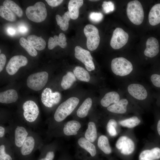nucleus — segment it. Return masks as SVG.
I'll return each mask as SVG.
<instances>
[{
	"label": "nucleus",
	"mask_w": 160,
	"mask_h": 160,
	"mask_svg": "<svg viewBox=\"0 0 160 160\" xmlns=\"http://www.w3.org/2000/svg\"><path fill=\"white\" fill-rule=\"evenodd\" d=\"M38 139L36 135L30 132L23 145L15 153L18 160H24L31 156L38 145Z\"/></svg>",
	"instance_id": "f257e3e1"
},
{
	"label": "nucleus",
	"mask_w": 160,
	"mask_h": 160,
	"mask_svg": "<svg viewBox=\"0 0 160 160\" xmlns=\"http://www.w3.org/2000/svg\"><path fill=\"white\" fill-rule=\"evenodd\" d=\"M79 99L72 97L61 103L57 108L54 119L57 122L63 121L73 111L79 103Z\"/></svg>",
	"instance_id": "f03ea898"
},
{
	"label": "nucleus",
	"mask_w": 160,
	"mask_h": 160,
	"mask_svg": "<svg viewBox=\"0 0 160 160\" xmlns=\"http://www.w3.org/2000/svg\"><path fill=\"white\" fill-rule=\"evenodd\" d=\"M127 14L130 21L134 24L138 25L143 22L144 12L141 3L138 0L129 2L127 4Z\"/></svg>",
	"instance_id": "7ed1b4c3"
},
{
	"label": "nucleus",
	"mask_w": 160,
	"mask_h": 160,
	"mask_svg": "<svg viewBox=\"0 0 160 160\" xmlns=\"http://www.w3.org/2000/svg\"><path fill=\"white\" fill-rule=\"evenodd\" d=\"M25 13L29 20L36 23H40L44 21L47 15L45 5L41 1L37 2L33 6L27 7Z\"/></svg>",
	"instance_id": "20e7f679"
},
{
	"label": "nucleus",
	"mask_w": 160,
	"mask_h": 160,
	"mask_svg": "<svg viewBox=\"0 0 160 160\" xmlns=\"http://www.w3.org/2000/svg\"><path fill=\"white\" fill-rule=\"evenodd\" d=\"M111 67L112 71L115 74L121 76L129 75L133 69L131 62L122 57L113 58L111 61Z\"/></svg>",
	"instance_id": "39448f33"
},
{
	"label": "nucleus",
	"mask_w": 160,
	"mask_h": 160,
	"mask_svg": "<svg viewBox=\"0 0 160 160\" xmlns=\"http://www.w3.org/2000/svg\"><path fill=\"white\" fill-rule=\"evenodd\" d=\"M11 144L15 153L23 145L30 132L25 126L18 125L13 129Z\"/></svg>",
	"instance_id": "423d86ee"
},
{
	"label": "nucleus",
	"mask_w": 160,
	"mask_h": 160,
	"mask_svg": "<svg viewBox=\"0 0 160 160\" xmlns=\"http://www.w3.org/2000/svg\"><path fill=\"white\" fill-rule=\"evenodd\" d=\"M48 74L41 71L30 75L27 80V85L31 89L38 91L42 89L47 82Z\"/></svg>",
	"instance_id": "0eeeda50"
},
{
	"label": "nucleus",
	"mask_w": 160,
	"mask_h": 160,
	"mask_svg": "<svg viewBox=\"0 0 160 160\" xmlns=\"http://www.w3.org/2000/svg\"><path fill=\"white\" fill-rule=\"evenodd\" d=\"M84 32L87 38V46L90 51L95 50L100 42V38L97 28L91 24L86 25L84 28Z\"/></svg>",
	"instance_id": "6e6552de"
},
{
	"label": "nucleus",
	"mask_w": 160,
	"mask_h": 160,
	"mask_svg": "<svg viewBox=\"0 0 160 160\" xmlns=\"http://www.w3.org/2000/svg\"><path fill=\"white\" fill-rule=\"evenodd\" d=\"M23 115L27 123L32 124L35 123L39 113V110L37 104L33 101L28 100L23 105Z\"/></svg>",
	"instance_id": "1a4fd4ad"
},
{
	"label": "nucleus",
	"mask_w": 160,
	"mask_h": 160,
	"mask_svg": "<svg viewBox=\"0 0 160 160\" xmlns=\"http://www.w3.org/2000/svg\"><path fill=\"white\" fill-rule=\"evenodd\" d=\"M74 55L76 59L84 65L87 70L91 71L95 70L93 58L89 51L80 46H76L75 48Z\"/></svg>",
	"instance_id": "9d476101"
},
{
	"label": "nucleus",
	"mask_w": 160,
	"mask_h": 160,
	"mask_svg": "<svg viewBox=\"0 0 160 160\" xmlns=\"http://www.w3.org/2000/svg\"><path fill=\"white\" fill-rule=\"evenodd\" d=\"M129 38L128 34L122 28H117L113 31L110 44L115 49L121 48L127 43Z\"/></svg>",
	"instance_id": "9b49d317"
},
{
	"label": "nucleus",
	"mask_w": 160,
	"mask_h": 160,
	"mask_svg": "<svg viewBox=\"0 0 160 160\" xmlns=\"http://www.w3.org/2000/svg\"><path fill=\"white\" fill-rule=\"evenodd\" d=\"M61 98V94L59 92H52L51 89L49 88L44 89L41 93V102L45 106L48 108H52L57 104Z\"/></svg>",
	"instance_id": "f8f14e48"
},
{
	"label": "nucleus",
	"mask_w": 160,
	"mask_h": 160,
	"mask_svg": "<svg viewBox=\"0 0 160 160\" xmlns=\"http://www.w3.org/2000/svg\"><path fill=\"white\" fill-rule=\"evenodd\" d=\"M28 63L27 58L22 55H15L11 57L7 64L6 70L9 75L16 73L20 67L25 66Z\"/></svg>",
	"instance_id": "ddd939ff"
},
{
	"label": "nucleus",
	"mask_w": 160,
	"mask_h": 160,
	"mask_svg": "<svg viewBox=\"0 0 160 160\" xmlns=\"http://www.w3.org/2000/svg\"><path fill=\"white\" fill-rule=\"evenodd\" d=\"M116 146L124 155H129L134 151L135 146L133 141L126 136L120 137L117 140Z\"/></svg>",
	"instance_id": "4468645a"
},
{
	"label": "nucleus",
	"mask_w": 160,
	"mask_h": 160,
	"mask_svg": "<svg viewBox=\"0 0 160 160\" xmlns=\"http://www.w3.org/2000/svg\"><path fill=\"white\" fill-rule=\"evenodd\" d=\"M129 94L135 98L139 100L145 99L148 96L147 91L142 85L133 83L129 84L127 87Z\"/></svg>",
	"instance_id": "2eb2a0df"
},
{
	"label": "nucleus",
	"mask_w": 160,
	"mask_h": 160,
	"mask_svg": "<svg viewBox=\"0 0 160 160\" xmlns=\"http://www.w3.org/2000/svg\"><path fill=\"white\" fill-rule=\"evenodd\" d=\"M146 48L144 51L145 55L149 57L156 56L159 52V45L158 40L153 37H150L147 40Z\"/></svg>",
	"instance_id": "dca6fc26"
},
{
	"label": "nucleus",
	"mask_w": 160,
	"mask_h": 160,
	"mask_svg": "<svg viewBox=\"0 0 160 160\" xmlns=\"http://www.w3.org/2000/svg\"><path fill=\"white\" fill-rule=\"evenodd\" d=\"M7 143L1 142L0 160H18L13 148L9 147L10 145Z\"/></svg>",
	"instance_id": "f3484780"
},
{
	"label": "nucleus",
	"mask_w": 160,
	"mask_h": 160,
	"mask_svg": "<svg viewBox=\"0 0 160 160\" xmlns=\"http://www.w3.org/2000/svg\"><path fill=\"white\" fill-rule=\"evenodd\" d=\"M66 40V38L65 35L62 33H60L58 36L55 35L53 38L50 37L48 41V48L51 50L57 45L62 48H65L67 45Z\"/></svg>",
	"instance_id": "a211bd4d"
},
{
	"label": "nucleus",
	"mask_w": 160,
	"mask_h": 160,
	"mask_svg": "<svg viewBox=\"0 0 160 160\" xmlns=\"http://www.w3.org/2000/svg\"><path fill=\"white\" fill-rule=\"evenodd\" d=\"M160 158V148L158 147L144 150L139 156V160H156Z\"/></svg>",
	"instance_id": "6ab92c4d"
},
{
	"label": "nucleus",
	"mask_w": 160,
	"mask_h": 160,
	"mask_svg": "<svg viewBox=\"0 0 160 160\" xmlns=\"http://www.w3.org/2000/svg\"><path fill=\"white\" fill-rule=\"evenodd\" d=\"M18 98L17 91L14 89H9L0 93V102L9 104L15 102Z\"/></svg>",
	"instance_id": "aec40b11"
},
{
	"label": "nucleus",
	"mask_w": 160,
	"mask_h": 160,
	"mask_svg": "<svg viewBox=\"0 0 160 160\" xmlns=\"http://www.w3.org/2000/svg\"><path fill=\"white\" fill-rule=\"evenodd\" d=\"M83 4L82 0H71L68 4V9L71 18L77 19L79 16V9Z\"/></svg>",
	"instance_id": "412c9836"
},
{
	"label": "nucleus",
	"mask_w": 160,
	"mask_h": 160,
	"mask_svg": "<svg viewBox=\"0 0 160 160\" xmlns=\"http://www.w3.org/2000/svg\"><path fill=\"white\" fill-rule=\"evenodd\" d=\"M128 101L126 99H122L117 103L109 106L107 110L111 112L123 114L126 112Z\"/></svg>",
	"instance_id": "4be33fe9"
},
{
	"label": "nucleus",
	"mask_w": 160,
	"mask_h": 160,
	"mask_svg": "<svg viewBox=\"0 0 160 160\" xmlns=\"http://www.w3.org/2000/svg\"><path fill=\"white\" fill-rule=\"evenodd\" d=\"M120 96L115 91H111L106 93L101 99L100 103L105 107L108 106L110 104H114L120 100Z\"/></svg>",
	"instance_id": "5701e85b"
},
{
	"label": "nucleus",
	"mask_w": 160,
	"mask_h": 160,
	"mask_svg": "<svg viewBox=\"0 0 160 160\" xmlns=\"http://www.w3.org/2000/svg\"><path fill=\"white\" fill-rule=\"evenodd\" d=\"M148 21L153 26L160 23V4H156L152 7L149 13Z\"/></svg>",
	"instance_id": "b1692460"
},
{
	"label": "nucleus",
	"mask_w": 160,
	"mask_h": 160,
	"mask_svg": "<svg viewBox=\"0 0 160 160\" xmlns=\"http://www.w3.org/2000/svg\"><path fill=\"white\" fill-rule=\"evenodd\" d=\"M81 127L80 123L75 120L68 121L63 128L64 134L67 136L76 135Z\"/></svg>",
	"instance_id": "393cba45"
},
{
	"label": "nucleus",
	"mask_w": 160,
	"mask_h": 160,
	"mask_svg": "<svg viewBox=\"0 0 160 160\" xmlns=\"http://www.w3.org/2000/svg\"><path fill=\"white\" fill-rule=\"evenodd\" d=\"M27 40L35 49L41 50L45 49L46 46V42L42 38L34 35L28 36Z\"/></svg>",
	"instance_id": "a878e982"
},
{
	"label": "nucleus",
	"mask_w": 160,
	"mask_h": 160,
	"mask_svg": "<svg viewBox=\"0 0 160 160\" xmlns=\"http://www.w3.org/2000/svg\"><path fill=\"white\" fill-rule=\"evenodd\" d=\"M92 104V99L87 98L80 106L76 112L77 116L80 118H84L87 115Z\"/></svg>",
	"instance_id": "bb28decb"
},
{
	"label": "nucleus",
	"mask_w": 160,
	"mask_h": 160,
	"mask_svg": "<svg viewBox=\"0 0 160 160\" xmlns=\"http://www.w3.org/2000/svg\"><path fill=\"white\" fill-rule=\"evenodd\" d=\"M78 143L81 148L88 152L91 156H95L96 150L95 146L86 138L81 137L78 140Z\"/></svg>",
	"instance_id": "cd10ccee"
},
{
	"label": "nucleus",
	"mask_w": 160,
	"mask_h": 160,
	"mask_svg": "<svg viewBox=\"0 0 160 160\" xmlns=\"http://www.w3.org/2000/svg\"><path fill=\"white\" fill-rule=\"evenodd\" d=\"M55 17L57 24L60 29L63 31L67 30L68 28L69 21L71 19L68 11L65 12L62 17L57 15Z\"/></svg>",
	"instance_id": "c85d7f7f"
},
{
	"label": "nucleus",
	"mask_w": 160,
	"mask_h": 160,
	"mask_svg": "<svg viewBox=\"0 0 160 160\" xmlns=\"http://www.w3.org/2000/svg\"><path fill=\"white\" fill-rule=\"evenodd\" d=\"M76 81V78L73 73L71 71L68 72L63 77L61 83V86L64 89H67Z\"/></svg>",
	"instance_id": "c756f323"
},
{
	"label": "nucleus",
	"mask_w": 160,
	"mask_h": 160,
	"mask_svg": "<svg viewBox=\"0 0 160 160\" xmlns=\"http://www.w3.org/2000/svg\"><path fill=\"white\" fill-rule=\"evenodd\" d=\"M73 73L75 77L80 81L88 82L90 80L89 73L82 67L76 66L73 70Z\"/></svg>",
	"instance_id": "7c9ffc66"
},
{
	"label": "nucleus",
	"mask_w": 160,
	"mask_h": 160,
	"mask_svg": "<svg viewBox=\"0 0 160 160\" xmlns=\"http://www.w3.org/2000/svg\"><path fill=\"white\" fill-rule=\"evenodd\" d=\"M97 145L98 148L106 154H110L112 152L108 139L105 135H102L99 137Z\"/></svg>",
	"instance_id": "2f4dec72"
},
{
	"label": "nucleus",
	"mask_w": 160,
	"mask_h": 160,
	"mask_svg": "<svg viewBox=\"0 0 160 160\" xmlns=\"http://www.w3.org/2000/svg\"><path fill=\"white\" fill-rule=\"evenodd\" d=\"M85 137L91 142H93L97 137V132L96 125L93 122H90L88 124V128L85 134Z\"/></svg>",
	"instance_id": "473e14b6"
},
{
	"label": "nucleus",
	"mask_w": 160,
	"mask_h": 160,
	"mask_svg": "<svg viewBox=\"0 0 160 160\" xmlns=\"http://www.w3.org/2000/svg\"><path fill=\"white\" fill-rule=\"evenodd\" d=\"M3 6L9 9L18 17H21L23 15V11L21 8L14 1L6 0L3 3Z\"/></svg>",
	"instance_id": "72a5a7b5"
},
{
	"label": "nucleus",
	"mask_w": 160,
	"mask_h": 160,
	"mask_svg": "<svg viewBox=\"0 0 160 160\" xmlns=\"http://www.w3.org/2000/svg\"><path fill=\"white\" fill-rule=\"evenodd\" d=\"M0 15L8 21L13 22L16 20L15 14L11 10L4 6L0 7Z\"/></svg>",
	"instance_id": "f704fd0d"
},
{
	"label": "nucleus",
	"mask_w": 160,
	"mask_h": 160,
	"mask_svg": "<svg viewBox=\"0 0 160 160\" xmlns=\"http://www.w3.org/2000/svg\"><path fill=\"white\" fill-rule=\"evenodd\" d=\"M21 46L31 56L35 57L37 55V52L35 49L31 45L29 41L23 37H21L19 40Z\"/></svg>",
	"instance_id": "c9c22d12"
},
{
	"label": "nucleus",
	"mask_w": 160,
	"mask_h": 160,
	"mask_svg": "<svg viewBox=\"0 0 160 160\" xmlns=\"http://www.w3.org/2000/svg\"><path fill=\"white\" fill-rule=\"evenodd\" d=\"M140 121L138 117L133 116L120 121L119 124L123 127L133 128L138 125Z\"/></svg>",
	"instance_id": "e433bc0d"
},
{
	"label": "nucleus",
	"mask_w": 160,
	"mask_h": 160,
	"mask_svg": "<svg viewBox=\"0 0 160 160\" xmlns=\"http://www.w3.org/2000/svg\"><path fill=\"white\" fill-rule=\"evenodd\" d=\"M55 156L54 151L47 148L41 150L40 155L37 160H54Z\"/></svg>",
	"instance_id": "4c0bfd02"
},
{
	"label": "nucleus",
	"mask_w": 160,
	"mask_h": 160,
	"mask_svg": "<svg viewBox=\"0 0 160 160\" xmlns=\"http://www.w3.org/2000/svg\"><path fill=\"white\" fill-rule=\"evenodd\" d=\"M117 125V123L114 119H110L107 125V130L110 134L112 136H114L116 135L117 132L116 128Z\"/></svg>",
	"instance_id": "58836bf2"
},
{
	"label": "nucleus",
	"mask_w": 160,
	"mask_h": 160,
	"mask_svg": "<svg viewBox=\"0 0 160 160\" xmlns=\"http://www.w3.org/2000/svg\"><path fill=\"white\" fill-rule=\"evenodd\" d=\"M103 15L101 12H92L89 15V18L90 20L94 23L100 22L103 18Z\"/></svg>",
	"instance_id": "ea45409f"
},
{
	"label": "nucleus",
	"mask_w": 160,
	"mask_h": 160,
	"mask_svg": "<svg viewBox=\"0 0 160 160\" xmlns=\"http://www.w3.org/2000/svg\"><path fill=\"white\" fill-rule=\"evenodd\" d=\"M102 7L104 11L106 13H108L113 11L115 7L114 4L111 1H103Z\"/></svg>",
	"instance_id": "a19ab883"
},
{
	"label": "nucleus",
	"mask_w": 160,
	"mask_h": 160,
	"mask_svg": "<svg viewBox=\"0 0 160 160\" xmlns=\"http://www.w3.org/2000/svg\"><path fill=\"white\" fill-rule=\"evenodd\" d=\"M151 81L156 87L160 88V75L153 74L152 75L150 78Z\"/></svg>",
	"instance_id": "79ce46f5"
},
{
	"label": "nucleus",
	"mask_w": 160,
	"mask_h": 160,
	"mask_svg": "<svg viewBox=\"0 0 160 160\" xmlns=\"http://www.w3.org/2000/svg\"><path fill=\"white\" fill-rule=\"evenodd\" d=\"M48 4L52 7H57L60 5L63 1V0H46Z\"/></svg>",
	"instance_id": "37998d69"
},
{
	"label": "nucleus",
	"mask_w": 160,
	"mask_h": 160,
	"mask_svg": "<svg viewBox=\"0 0 160 160\" xmlns=\"http://www.w3.org/2000/svg\"><path fill=\"white\" fill-rule=\"evenodd\" d=\"M6 61V58L5 55L4 54L0 55V72L3 70L5 65Z\"/></svg>",
	"instance_id": "c03bdc74"
},
{
	"label": "nucleus",
	"mask_w": 160,
	"mask_h": 160,
	"mask_svg": "<svg viewBox=\"0 0 160 160\" xmlns=\"http://www.w3.org/2000/svg\"><path fill=\"white\" fill-rule=\"evenodd\" d=\"M5 128L4 126V125H1L0 126V139L3 138L5 135L6 132Z\"/></svg>",
	"instance_id": "a18cd8bd"
},
{
	"label": "nucleus",
	"mask_w": 160,
	"mask_h": 160,
	"mask_svg": "<svg viewBox=\"0 0 160 160\" xmlns=\"http://www.w3.org/2000/svg\"><path fill=\"white\" fill-rule=\"evenodd\" d=\"M7 32L9 35L13 36L15 34L16 31L13 28H9L8 29Z\"/></svg>",
	"instance_id": "49530a36"
},
{
	"label": "nucleus",
	"mask_w": 160,
	"mask_h": 160,
	"mask_svg": "<svg viewBox=\"0 0 160 160\" xmlns=\"http://www.w3.org/2000/svg\"><path fill=\"white\" fill-rule=\"evenodd\" d=\"M19 30L20 32L22 33H25L27 31V28L23 26H20L19 28Z\"/></svg>",
	"instance_id": "de8ad7c7"
},
{
	"label": "nucleus",
	"mask_w": 160,
	"mask_h": 160,
	"mask_svg": "<svg viewBox=\"0 0 160 160\" xmlns=\"http://www.w3.org/2000/svg\"><path fill=\"white\" fill-rule=\"evenodd\" d=\"M157 129L158 133L160 136V119L159 120L158 122Z\"/></svg>",
	"instance_id": "09e8293b"
},
{
	"label": "nucleus",
	"mask_w": 160,
	"mask_h": 160,
	"mask_svg": "<svg viewBox=\"0 0 160 160\" xmlns=\"http://www.w3.org/2000/svg\"><path fill=\"white\" fill-rule=\"evenodd\" d=\"M24 160H35L33 158H32V157L31 156L27 159H26Z\"/></svg>",
	"instance_id": "8fccbe9b"
},
{
	"label": "nucleus",
	"mask_w": 160,
	"mask_h": 160,
	"mask_svg": "<svg viewBox=\"0 0 160 160\" xmlns=\"http://www.w3.org/2000/svg\"><path fill=\"white\" fill-rule=\"evenodd\" d=\"M89 1H98V0H89Z\"/></svg>",
	"instance_id": "3c124183"
}]
</instances>
